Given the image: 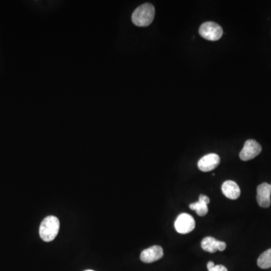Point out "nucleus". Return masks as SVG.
<instances>
[{
  "mask_svg": "<svg viewBox=\"0 0 271 271\" xmlns=\"http://www.w3.org/2000/svg\"><path fill=\"white\" fill-rule=\"evenodd\" d=\"M156 15V8L150 3H145L135 10L132 21L137 27H148L152 24Z\"/></svg>",
  "mask_w": 271,
  "mask_h": 271,
  "instance_id": "nucleus-1",
  "label": "nucleus"
},
{
  "mask_svg": "<svg viewBox=\"0 0 271 271\" xmlns=\"http://www.w3.org/2000/svg\"><path fill=\"white\" fill-rule=\"evenodd\" d=\"M60 230V221L54 216H49L44 218L40 224V235L42 240L51 242L54 240Z\"/></svg>",
  "mask_w": 271,
  "mask_h": 271,
  "instance_id": "nucleus-2",
  "label": "nucleus"
},
{
  "mask_svg": "<svg viewBox=\"0 0 271 271\" xmlns=\"http://www.w3.org/2000/svg\"><path fill=\"white\" fill-rule=\"evenodd\" d=\"M199 33L205 40L217 41L222 36L223 30L217 23L206 22L200 27Z\"/></svg>",
  "mask_w": 271,
  "mask_h": 271,
  "instance_id": "nucleus-3",
  "label": "nucleus"
},
{
  "mask_svg": "<svg viewBox=\"0 0 271 271\" xmlns=\"http://www.w3.org/2000/svg\"><path fill=\"white\" fill-rule=\"evenodd\" d=\"M262 146L254 140H249L245 143L240 153V158L243 162L252 160L262 152Z\"/></svg>",
  "mask_w": 271,
  "mask_h": 271,
  "instance_id": "nucleus-4",
  "label": "nucleus"
},
{
  "mask_svg": "<svg viewBox=\"0 0 271 271\" xmlns=\"http://www.w3.org/2000/svg\"><path fill=\"white\" fill-rule=\"evenodd\" d=\"M174 225L178 233L186 234L195 229V221L189 214H182L177 217Z\"/></svg>",
  "mask_w": 271,
  "mask_h": 271,
  "instance_id": "nucleus-5",
  "label": "nucleus"
},
{
  "mask_svg": "<svg viewBox=\"0 0 271 271\" xmlns=\"http://www.w3.org/2000/svg\"><path fill=\"white\" fill-rule=\"evenodd\" d=\"M220 163V157L217 154H208L200 159L198 166L200 170L203 172H210L214 170Z\"/></svg>",
  "mask_w": 271,
  "mask_h": 271,
  "instance_id": "nucleus-6",
  "label": "nucleus"
},
{
  "mask_svg": "<svg viewBox=\"0 0 271 271\" xmlns=\"http://www.w3.org/2000/svg\"><path fill=\"white\" fill-rule=\"evenodd\" d=\"M271 185L264 182L258 186L257 201L260 207L268 208L271 206Z\"/></svg>",
  "mask_w": 271,
  "mask_h": 271,
  "instance_id": "nucleus-7",
  "label": "nucleus"
},
{
  "mask_svg": "<svg viewBox=\"0 0 271 271\" xmlns=\"http://www.w3.org/2000/svg\"><path fill=\"white\" fill-rule=\"evenodd\" d=\"M163 256V250L162 246H153L142 252L140 259L145 263H152L162 259Z\"/></svg>",
  "mask_w": 271,
  "mask_h": 271,
  "instance_id": "nucleus-8",
  "label": "nucleus"
},
{
  "mask_svg": "<svg viewBox=\"0 0 271 271\" xmlns=\"http://www.w3.org/2000/svg\"><path fill=\"white\" fill-rule=\"evenodd\" d=\"M201 247L206 252L214 253L217 251L222 252L227 247V245L224 242L218 241L214 237H207L203 239L201 242Z\"/></svg>",
  "mask_w": 271,
  "mask_h": 271,
  "instance_id": "nucleus-9",
  "label": "nucleus"
},
{
  "mask_svg": "<svg viewBox=\"0 0 271 271\" xmlns=\"http://www.w3.org/2000/svg\"><path fill=\"white\" fill-rule=\"evenodd\" d=\"M223 195L230 200H236L240 195V188L235 182L232 180L225 181L221 186Z\"/></svg>",
  "mask_w": 271,
  "mask_h": 271,
  "instance_id": "nucleus-10",
  "label": "nucleus"
},
{
  "mask_svg": "<svg viewBox=\"0 0 271 271\" xmlns=\"http://www.w3.org/2000/svg\"><path fill=\"white\" fill-rule=\"evenodd\" d=\"M210 200L206 195H201L199 196V201L195 204H190L189 207L191 210H195L197 214L200 217H204L208 213V205L210 204Z\"/></svg>",
  "mask_w": 271,
  "mask_h": 271,
  "instance_id": "nucleus-11",
  "label": "nucleus"
},
{
  "mask_svg": "<svg viewBox=\"0 0 271 271\" xmlns=\"http://www.w3.org/2000/svg\"><path fill=\"white\" fill-rule=\"evenodd\" d=\"M258 266L262 269L271 268V249L265 251L258 259Z\"/></svg>",
  "mask_w": 271,
  "mask_h": 271,
  "instance_id": "nucleus-12",
  "label": "nucleus"
},
{
  "mask_svg": "<svg viewBox=\"0 0 271 271\" xmlns=\"http://www.w3.org/2000/svg\"><path fill=\"white\" fill-rule=\"evenodd\" d=\"M209 271H227L226 267L223 266V265H214L213 268H209Z\"/></svg>",
  "mask_w": 271,
  "mask_h": 271,
  "instance_id": "nucleus-13",
  "label": "nucleus"
},
{
  "mask_svg": "<svg viewBox=\"0 0 271 271\" xmlns=\"http://www.w3.org/2000/svg\"><path fill=\"white\" fill-rule=\"evenodd\" d=\"M92 271V270H87V271Z\"/></svg>",
  "mask_w": 271,
  "mask_h": 271,
  "instance_id": "nucleus-14",
  "label": "nucleus"
},
{
  "mask_svg": "<svg viewBox=\"0 0 271 271\" xmlns=\"http://www.w3.org/2000/svg\"></svg>",
  "mask_w": 271,
  "mask_h": 271,
  "instance_id": "nucleus-15",
  "label": "nucleus"
}]
</instances>
